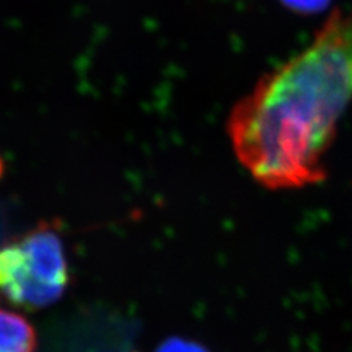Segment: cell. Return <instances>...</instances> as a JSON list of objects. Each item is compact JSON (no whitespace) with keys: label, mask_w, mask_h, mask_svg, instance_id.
Here are the masks:
<instances>
[{"label":"cell","mask_w":352,"mask_h":352,"mask_svg":"<svg viewBox=\"0 0 352 352\" xmlns=\"http://www.w3.org/2000/svg\"><path fill=\"white\" fill-rule=\"evenodd\" d=\"M286 2H289L294 6H298V8H310V6H317L320 2H324V0H286Z\"/></svg>","instance_id":"cell-4"},{"label":"cell","mask_w":352,"mask_h":352,"mask_svg":"<svg viewBox=\"0 0 352 352\" xmlns=\"http://www.w3.org/2000/svg\"><path fill=\"white\" fill-rule=\"evenodd\" d=\"M351 102L352 12L335 10L304 50L234 106L226 132L258 184L301 188L324 178L326 153Z\"/></svg>","instance_id":"cell-1"},{"label":"cell","mask_w":352,"mask_h":352,"mask_svg":"<svg viewBox=\"0 0 352 352\" xmlns=\"http://www.w3.org/2000/svg\"><path fill=\"white\" fill-rule=\"evenodd\" d=\"M163 352H200L198 349H194V348H190L188 345H179L176 344L170 348H166Z\"/></svg>","instance_id":"cell-5"},{"label":"cell","mask_w":352,"mask_h":352,"mask_svg":"<svg viewBox=\"0 0 352 352\" xmlns=\"http://www.w3.org/2000/svg\"><path fill=\"white\" fill-rule=\"evenodd\" d=\"M3 169H5V164H3L2 157H0V178H2V175H3Z\"/></svg>","instance_id":"cell-6"},{"label":"cell","mask_w":352,"mask_h":352,"mask_svg":"<svg viewBox=\"0 0 352 352\" xmlns=\"http://www.w3.org/2000/svg\"><path fill=\"white\" fill-rule=\"evenodd\" d=\"M37 336L24 317L0 310V352H36Z\"/></svg>","instance_id":"cell-3"},{"label":"cell","mask_w":352,"mask_h":352,"mask_svg":"<svg viewBox=\"0 0 352 352\" xmlns=\"http://www.w3.org/2000/svg\"><path fill=\"white\" fill-rule=\"evenodd\" d=\"M68 280L62 239L46 223L0 248V294L9 302L27 310L52 305Z\"/></svg>","instance_id":"cell-2"}]
</instances>
